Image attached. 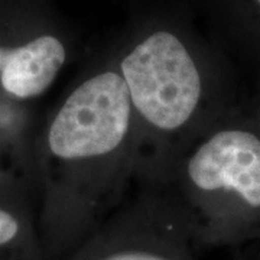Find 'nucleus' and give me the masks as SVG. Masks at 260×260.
Listing matches in <instances>:
<instances>
[{
    "label": "nucleus",
    "instance_id": "nucleus-1",
    "mask_svg": "<svg viewBox=\"0 0 260 260\" xmlns=\"http://www.w3.org/2000/svg\"><path fill=\"white\" fill-rule=\"evenodd\" d=\"M44 236L49 260L78 249L138 185L139 132L114 65L91 71L62 95L41 139Z\"/></svg>",
    "mask_w": 260,
    "mask_h": 260
},
{
    "label": "nucleus",
    "instance_id": "nucleus-7",
    "mask_svg": "<svg viewBox=\"0 0 260 260\" xmlns=\"http://www.w3.org/2000/svg\"><path fill=\"white\" fill-rule=\"evenodd\" d=\"M2 177H3V175H2V169H0V184H2Z\"/></svg>",
    "mask_w": 260,
    "mask_h": 260
},
{
    "label": "nucleus",
    "instance_id": "nucleus-3",
    "mask_svg": "<svg viewBox=\"0 0 260 260\" xmlns=\"http://www.w3.org/2000/svg\"><path fill=\"white\" fill-rule=\"evenodd\" d=\"M152 186L175 203L197 247L242 236L260 218V133L218 117Z\"/></svg>",
    "mask_w": 260,
    "mask_h": 260
},
{
    "label": "nucleus",
    "instance_id": "nucleus-5",
    "mask_svg": "<svg viewBox=\"0 0 260 260\" xmlns=\"http://www.w3.org/2000/svg\"><path fill=\"white\" fill-rule=\"evenodd\" d=\"M67 62V48L44 34L16 47L0 45V88L19 102L41 97L55 83Z\"/></svg>",
    "mask_w": 260,
    "mask_h": 260
},
{
    "label": "nucleus",
    "instance_id": "nucleus-6",
    "mask_svg": "<svg viewBox=\"0 0 260 260\" xmlns=\"http://www.w3.org/2000/svg\"><path fill=\"white\" fill-rule=\"evenodd\" d=\"M34 242L23 217L10 207L0 204V247H13Z\"/></svg>",
    "mask_w": 260,
    "mask_h": 260
},
{
    "label": "nucleus",
    "instance_id": "nucleus-2",
    "mask_svg": "<svg viewBox=\"0 0 260 260\" xmlns=\"http://www.w3.org/2000/svg\"><path fill=\"white\" fill-rule=\"evenodd\" d=\"M113 65L139 132L138 185H158L181 149L221 117L211 81L184 39L168 29L146 34Z\"/></svg>",
    "mask_w": 260,
    "mask_h": 260
},
{
    "label": "nucleus",
    "instance_id": "nucleus-8",
    "mask_svg": "<svg viewBox=\"0 0 260 260\" xmlns=\"http://www.w3.org/2000/svg\"><path fill=\"white\" fill-rule=\"evenodd\" d=\"M256 2H257V3H259V5H260V0H256Z\"/></svg>",
    "mask_w": 260,
    "mask_h": 260
},
{
    "label": "nucleus",
    "instance_id": "nucleus-4",
    "mask_svg": "<svg viewBox=\"0 0 260 260\" xmlns=\"http://www.w3.org/2000/svg\"><path fill=\"white\" fill-rule=\"evenodd\" d=\"M184 215L159 186L138 191L85 242L62 260H195Z\"/></svg>",
    "mask_w": 260,
    "mask_h": 260
}]
</instances>
